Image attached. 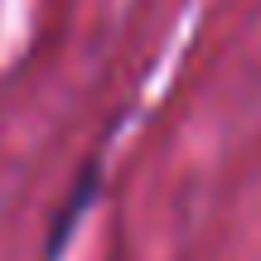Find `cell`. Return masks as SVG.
<instances>
[{
	"label": "cell",
	"instance_id": "obj_1",
	"mask_svg": "<svg viewBox=\"0 0 261 261\" xmlns=\"http://www.w3.org/2000/svg\"><path fill=\"white\" fill-rule=\"evenodd\" d=\"M102 189H107V155H102V150H92V155L77 165V174H73V184H68V194L58 198L54 213H48L39 261H63V256H68V247L77 242V232H83L87 213L102 203Z\"/></svg>",
	"mask_w": 261,
	"mask_h": 261
}]
</instances>
